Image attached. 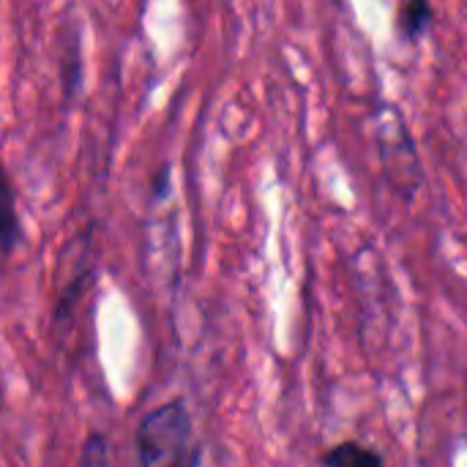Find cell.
I'll use <instances>...</instances> for the list:
<instances>
[{
  "mask_svg": "<svg viewBox=\"0 0 467 467\" xmlns=\"http://www.w3.org/2000/svg\"><path fill=\"white\" fill-rule=\"evenodd\" d=\"M85 71H82V44H79V30H71V38L66 44L63 60H60V85L66 99H74L82 88Z\"/></svg>",
  "mask_w": 467,
  "mask_h": 467,
  "instance_id": "5",
  "label": "cell"
},
{
  "mask_svg": "<svg viewBox=\"0 0 467 467\" xmlns=\"http://www.w3.org/2000/svg\"><path fill=\"white\" fill-rule=\"evenodd\" d=\"M85 282H88V268L77 271V276H74V279L66 285V290H63V296L57 298V306H55V323H63L66 317H71V312H74V304L79 301Z\"/></svg>",
  "mask_w": 467,
  "mask_h": 467,
  "instance_id": "7",
  "label": "cell"
},
{
  "mask_svg": "<svg viewBox=\"0 0 467 467\" xmlns=\"http://www.w3.org/2000/svg\"><path fill=\"white\" fill-rule=\"evenodd\" d=\"M378 148H380V161H383L391 183L410 200L424 181V170L419 161L416 142H413L402 118L397 120L394 131H389L386 123L378 120Z\"/></svg>",
  "mask_w": 467,
  "mask_h": 467,
  "instance_id": "2",
  "label": "cell"
},
{
  "mask_svg": "<svg viewBox=\"0 0 467 467\" xmlns=\"http://www.w3.org/2000/svg\"><path fill=\"white\" fill-rule=\"evenodd\" d=\"M77 467H112L109 465V443L101 432H90L82 443Z\"/></svg>",
  "mask_w": 467,
  "mask_h": 467,
  "instance_id": "6",
  "label": "cell"
},
{
  "mask_svg": "<svg viewBox=\"0 0 467 467\" xmlns=\"http://www.w3.org/2000/svg\"><path fill=\"white\" fill-rule=\"evenodd\" d=\"M435 22V11L430 0H405L402 11H400V33L416 44Z\"/></svg>",
  "mask_w": 467,
  "mask_h": 467,
  "instance_id": "3",
  "label": "cell"
},
{
  "mask_svg": "<svg viewBox=\"0 0 467 467\" xmlns=\"http://www.w3.org/2000/svg\"><path fill=\"white\" fill-rule=\"evenodd\" d=\"M8 216H5V227H3V252L11 254L16 249V244L22 241V224H19V213H16V205H14V192L8 189Z\"/></svg>",
  "mask_w": 467,
  "mask_h": 467,
  "instance_id": "8",
  "label": "cell"
},
{
  "mask_svg": "<svg viewBox=\"0 0 467 467\" xmlns=\"http://www.w3.org/2000/svg\"><path fill=\"white\" fill-rule=\"evenodd\" d=\"M153 197L156 200L170 197V164H161L159 172L153 175Z\"/></svg>",
  "mask_w": 467,
  "mask_h": 467,
  "instance_id": "9",
  "label": "cell"
},
{
  "mask_svg": "<svg viewBox=\"0 0 467 467\" xmlns=\"http://www.w3.org/2000/svg\"><path fill=\"white\" fill-rule=\"evenodd\" d=\"M323 467H386L383 457L356 441H345L339 446H334L326 457Z\"/></svg>",
  "mask_w": 467,
  "mask_h": 467,
  "instance_id": "4",
  "label": "cell"
},
{
  "mask_svg": "<svg viewBox=\"0 0 467 467\" xmlns=\"http://www.w3.org/2000/svg\"><path fill=\"white\" fill-rule=\"evenodd\" d=\"M140 467H200L202 449L194 438L192 413L183 400L150 410L134 432Z\"/></svg>",
  "mask_w": 467,
  "mask_h": 467,
  "instance_id": "1",
  "label": "cell"
}]
</instances>
